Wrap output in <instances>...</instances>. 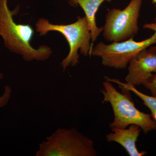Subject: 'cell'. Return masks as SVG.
Instances as JSON below:
<instances>
[{
  "label": "cell",
  "instance_id": "6da1fadb",
  "mask_svg": "<svg viewBox=\"0 0 156 156\" xmlns=\"http://www.w3.org/2000/svg\"><path fill=\"white\" fill-rule=\"evenodd\" d=\"M8 0H0V36L9 51L21 55L26 61H44L52 53L51 48L46 45L38 49L33 48L30 41L34 34L33 28L28 24H17L13 16L18 14L19 6L11 11Z\"/></svg>",
  "mask_w": 156,
  "mask_h": 156
},
{
  "label": "cell",
  "instance_id": "7a4b0ae2",
  "mask_svg": "<svg viewBox=\"0 0 156 156\" xmlns=\"http://www.w3.org/2000/svg\"><path fill=\"white\" fill-rule=\"evenodd\" d=\"M36 27L37 32L41 36H45L49 32L55 31L62 34L66 38L70 50L68 55L61 63L63 71L69 66H76L79 63L78 50L84 56H91L92 36L86 16L79 17L75 22L66 25L52 24L48 20L41 18L37 22Z\"/></svg>",
  "mask_w": 156,
  "mask_h": 156
},
{
  "label": "cell",
  "instance_id": "3957f363",
  "mask_svg": "<svg viewBox=\"0 0 156 156\" xmlns=\"http://www.w3.org/2000/svg\"><path fill=\"white\" fill-rule=\"evenodd\" d=\"M101 92L104 97L102 103L110 104L114 115L110 128H126L135 125L140 127L145 134L156 131V122L152 119L151 115L136 108L131 98L118 92L110 82H103Z\"/></svg>",
  "mask_w": 156,
  "mask_h": 156
},
{
  "label": "cell",
  "instance_id": "277c9868",
  "mask_svg": "<svg viewBox=\"0 0 156 156\" xmlns=\"http://www.w3.org/2000/svg\"><path fill=\"white\" fill-rule=\"evenodd\" d=\"M94 141L76 128H58L39 144L36 156H95Z\"/></svg>",
  "mask_w": 156,
  "mask_h": 156
},
{
  "label": "cell",
  "instance_id": "5b68a950",
  "mask_svg": "<svg viewBox=\"0 0 156 156\" xmlns=\"http://www.w3.org/2000/svg\"><path fill=\"white\" fill-rule=\"evenodd\" d=\"M144 28L153 30L154 34L141 41H134L133 37L121 42L106 44L99 42L92 48L91 55L101 58L104 66L115 69L126 68L130 60L142 50L156 44V22L147 23Z\"/></svg>",
  "mask_w": 156,
  "mask_h": 156
},
{
  "label": "cell",
  "instance_id": "8992f818",
  "mask_svg": "<svg viewBox=\"0 0 156 156\" xmlns=\"http://www.w3.org/2000/svg\"><path fill=\"white\" fill-rule=\"evenodd\" d=\"M142 0H131L123 10H108L105 17L102 35L105 41L121 42L133 37L138 33V19Z\"/></svg>",
  "mask_w": 156,
  "mask_h": 156
},
{
  "label": "cell",
  "instance_id": "52a82bcc",
  "mask_svg": "<svg viewBox=\"0 0 156 156\" xmlns=\"http://www.w3.org/2000/svg\"><path fill=\"white\" fill-rule=\"evenodd\" d=\"M128 64L126 83L134 86L143 85L156 73V53L146 49L133 57Z\"/></svg>",
  "mask_w": 156,
  "mask_h": 156
},
{
  "label": "cell",
  "instance_id": "ba28073f",
  "mask_svg": "<svg viewBox=\"0 0 156 156\" xmlns=\"http://www.w3.org/2000/svg\"><path fill=\"white\" fill-rule=\"evenodd\" d=\"M112 132L107 134L108 142H115L122 146L130 156H143L147 154L145 151H139L136 142L142 129L135 125H131L128 128H112Z\"/></svg>",
  "mask_w": 156,
  "mask_h": 156
},
{
  "label": "cell",
  "instance_id": "9c48e42d",
  "mask_svg": "<svg viewBox=\"0 0 156 156\" xmlns=\"http://www.w3.org/2000/svg\"><path fill=\"white\" fill-rule=\"evenodd\" d=\"M112 1V0H69L70 5L74 7L80 5L85 12L92 36L91 52L93 48V43L103 30V27H98L97 26L95 15L99 7L105 1L111 2Z\"/></svg>",
  "mask_w": 156,
  "mask_h": 156
},
{
  "label": "cell",
  "instance_id": "30bf717a",
  "mask_svg": "<svg viewBox=\"0 0 156 156\" xmlns=\"http://www.w3.org/2000/svg\"><path fill=\"white\" fill-rule=\"evenodd\" d=\"M104 78L105 80L115 83L120 87H122L123 89L133 92L136 96H138L143 101L144 104L150 110L151 113V116L156 122V96L146 95L137 90L135 86L128 83H123L118 79H112L107 76H105Z\"/></svg>",
  "mask_w": 156,
  "mask_h": 156
},
{
  "label": "cell",
  "instance_id": "8fae6325",
  "mask_svg": "<svg viewBox=\"0 0 156 156\" xmlns=\"http://www.w3.org/2000/svg\"><path fill=\"white\" fill-rule=\"evenodd\" d=\"M4 78V75L0 73V80ZM12 89L9 85H5L4 87V92L3 95L0 96V108L5 106L8 103L11 97Z\"/></svg>",
  "mask_w": 156,
  "mask_h": 156
},
{
  "label": "cell",
  "instance_id": "7c38bea8",
  "mask_svg": "<svg viewBox=\"0 0 156 156\" xmlns=\"http://www.w3.org/2000/svg\"><path fill=\"white\" fill-rule=\"evenodd\" d=\"M143 86L150 91L152 96H156V73H154Z\"/></svg>",
  "mask_w": 156,
  "mask_h": 156
},
{
  "label": "cell",
  "instance_id": "4fadbf2b",
  "mask_svg": "<svg viewBox=\"0 0 156 156\" xmlns=\"http://www.w3.org/2000/svg\"><path fill=\"white\" fill-rule=\"evenodd\" d=\"M149 49L151 50V51L156 53V45L155 46H151V47H150V48Z\"/></svg>",
  "mask_w": 156,
  "mask_h": 156
},
{
  "label": "cell",
  "instance_id": "5bb4252c",
  "mask_svg": "<svg viewBox=\"0 0 156 156\" xmlns=\"http://www.w3.org/2000/svg\"><path fill=\"white\" fill-rule=\"evenodd\" d=\"M152 2L154 4L156 5V0H152Z\"/></svg>",
  "mask_w": 156,
  "mask_h": 156
}]
</instances>
